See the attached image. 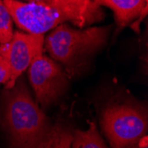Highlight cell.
Listing matches in <instances>:
<instances>
[{
    "mask_svg": "<svg viewBox=\"0 0 148 148\" xmlns=\"http://www.w3.org/2000/svg\"><path fill=\"white\" fill-rule=\"evenodd\" d=\"M19 28L28 33L45 34L59 25L71 22L83 29L100 22L105 12L94 0H40L21 2L3 0Z\"/></svg>",
    "mask_w": 148,
    "mask_h": 148,
    "instance_id": "6da1fadb",
    "label": "cell"
},
{
    "mask_svg": "<svg viewBox=\"0 0 148 148\" xmlns=\"http://www.w3.org/2000/svg\"><path fill=\"white\" fill-rule=\"evenodd\" d=\"M1 123L12 148H43L52 129L23 80L6 89Z\"/></svg>",
    "mask_w": 148,
    "mask_h": 148,
    "instance_id": "7a4b0ae2",
    "label": "cell"
},
{
    "mask_svg": "<svg viewBox=\"0 0 148 148\" xmlns=\"http://www.w3.org/2000/svg\"><path fill=\"white\" fill-rule=\"evenodd\" d=\"M110 27H90L75 29L61 24L45 39L46 51L52 58L72 69L87 55L96 51L106 42Z\"/></svg>",
    "mask_w": 148,
    "mask_h": 148,
    "instance_id": "3957f363",
    "label": "cell"
},
{
    "mask_svg": "<svg viewBox=\"0 0 148 148\" xmlns=\"http://www.w3.org/2000/svg\"><path fill=\"white\" fill-rule=\"evenodd\" d=\"M101 123L112 148H130L145 136L147 114L135 106L117 105L104 111Z\"/></svg>",
    "mask_w": 148,
    "mask_h": 148,
    "instance_id": "277c9868",
    "label": "cell"
},
{
    "mask_svg": "<svg viewBox=\"0 0 148 148\" xmlns=\"http://www.w3.org/2000/svg\"><path fill=\"white\" fill-rule=\"evenodd\" d=\"M29 79L37 100L45 106L56 101L66 86V75L60 66L44 53L29 65Z\"/></svg>",
    "mask_w": 148,
    "mask_h": 148,
    "instance_id": "5b68a950",
    "label": "cell"
},
{
    "mask_svg": "<svg viewBox=\"0 0 148 148\" xmlns=\"http://www.w3.org/2000/svg\"><path fill=\"white\" fill-rule=\"evenodd\" d=\"M44 34L15 31L8 43L0 45V54L7 60L11 70L5 89L14 84L21 75L29 69L32 60L44 53Z\"/></svg>",
    "mask_w": 148,
    "mask_h": 148,
    "instance_id": "8992f818",
    "label": "cell"
},
{
    "mask_svg": "<svg viewBox=\"0 0 148 148\" xmlns=\"http://www.w3.org/2000/svg\"><path fill=\"white\" fill-rule=\"evenodd\" d=\"M94 2L100 6L110 8L120 27L130 23L147 8L146 0H94Z\"/></svg>",
    "mask_w": 148,
    "mask_h": 148,
    "instance_id": "52a82bcc",
    "label": "cell"
},
{
    "mask_svg": "<svg viewBox=\"0 0 148 148\" xmlns=\"http://www.w3.org/2000/svg\"><path fill=\"white\" fill-rule=\"evenodd\" d=\"M71 148H106L94 123L86 130H76L73 136Z\"/></svg>",
    "mask_w": 148,
    "mask_h": 148,
    "instance_id": "ba28073f",
    "label": "cell"
},
{
    "mask_svg": "<svg viewBox=\"0 0 148 148\" xmlns=\"http://www.w3.org/2000/svg\"><path fill=\"white\" fill-rule=\"evenodd\" d=\"M73 135L61 126H53L43 148H71Z\"/></svg>",
    "mask_w": 148,
    "mask_h": 148,
    "instance_id": "9c48e42d",
    "label": "cell"
},
{
    "mask_svg": "<svg viewBox=\"0 0 148 148\" xmlns=\"http://www.w3.org/2000/svg\"><path fill=\"white\" fill-rule=\"evenodd\" d=\"M12 35V19L4 1L0 0V44L8 43Z\"/></svg>",
    "mask_w": 148,
    "mask_h": 148,
    "instance_id": "30bf717a",
    "label": "cell"
},
{
    "mask_svg": "<svg viewBox=\"0 0 148 148\" xmlns=\"http://www.w3.org/2000/svg\"><path fill=\"white\" fill-rule=\"evenodd\" d=\"M11 76L10 66L7 60L0 54V84H4L5 85L8 83Z\"/></svg>",
    "mask_w": 148,
    "mask_h": 148,
    "instance_id": "8fae6325",
    "label": "cell"
},
{
    "mask_svg": "<svg viewBox=\"0 0 148 148\" xmlns=\"http://www.w3.org/2000/svg\"><path fill=\"white\" fill-rule=\"evenodd\" d=\"M130 148H148V145H147V138H146V136L143 137L137 144H135L134 145L130 146Z\"/></svg>",
    "mask_w": 148,
    "mask_h": 148,
    "instance_id": "7c38bea8",
    "label": "cell"
},
{
    "mask_svg": "<svg viewBox=\"0 0 148 148\" xmlns=\"http://www.w3.org/2000/svg\"><path fill=\"white\" fill-rule=\"evenodd\" d=\"M28 1L29 2V1H40V0H28Z\"/></svg>",
    "mask_w": 148,
    "mask_h": 148,
    "instance_id": "4fadbf2b",
    "label": "cell"
},
{
    "mask_svg": "<svg viewBox=\"0 0 148 148\" xmlns=\"http://www.w3.org/2000/svg\"><path fill=\"white\" fill-rule=\"evenodd\" d=\"M146 1H148V0H146Z\"/></svg>",
    "mask_w": 148,
    "mask_h": 148,
    "instance_id": "5bb4252c",
    "label": "cell"
}]
</instances>
